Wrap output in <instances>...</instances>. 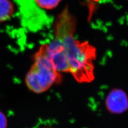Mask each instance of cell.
I'll return each mask as SVG.
<instances>
[{"instance_id":"1","label":"cell","mask_w":128,"mask_h":128,"mask_svg":"<svg viewBox=\"0 0 128 128\" xmlns=\"http://www.w3.org/2000/svg\"><path fill=\"white\" fill-rule=\"evenodd\" d=\"M76 22L66 10L60 15L56 22L55 38L65 48L68 65V73L80 83H89L94 78V61L96 48L86 41L74 38Z\"/></svg>"},{"instance_id":"2","label":"cell","mask_w":128,"mask_h":128,"mask_svg":"<svg viewBox=\"0 0 128 128\" xmlns=\"http://www.w3.org/2000/svg\"><path fill=\"white\" fill-rule=\"evenodd\" d=\"M62 81L61 73L54 67L46 57L43 46L34 56V62L26 76L27 88L38 94L44 92Z\"/></svg>"},{"instance_id":"3","label":"cell","mask_w":128,"mask_h":128,"mask_svg":"<svg viewBox=\"0 0 128 128\" xmlns=\"http://www.w3.org/2000/svg\"><path fill=\"white\" fill-rule=\"evenodd\" d=\"M105 104L107 110L111 113L122 114L128 109V97L123 90L114 89L107 96Z\"/></svg>"},{"instance_id":"4","label":"cell","mask_w":128,"mask_h":128,"mask_svg":"<svg viewBox=\"0 0 128 128\" xmlns=\"http://www.w3.org/2000/svg\"><path fill=\"white\" fill-rule=\"evenodd\" d=\"M14 12V7L11 0H0V24L9 20Z\"/></svg>"},{"instance_id":"5","label":"cell","mask_w":128,"mask_h":128,"mask_svg":"<svg viewBox=\"0 0 128 128\" xmlns=\"http://www.w3.org/2000/svg\"><path fill=\"white\" fill-rule=\"evenodd\" d=\"M62 0H34L36 4L45 10H52L57 7Z\"/></svg>"},{"instance_id":"6","label":"cell","mask_w":128,"mask_h":128,"mask_svg":"<svg viewBox=\"0 0 128 128\" xmlns=\"http://www.w3.org/2000/svg\"><path fill=\"white\" fill-rule=\"evenodd\" d=\"M7 119L6 115L0 111V128H6Z\"/></svg>"}]
</instances>
